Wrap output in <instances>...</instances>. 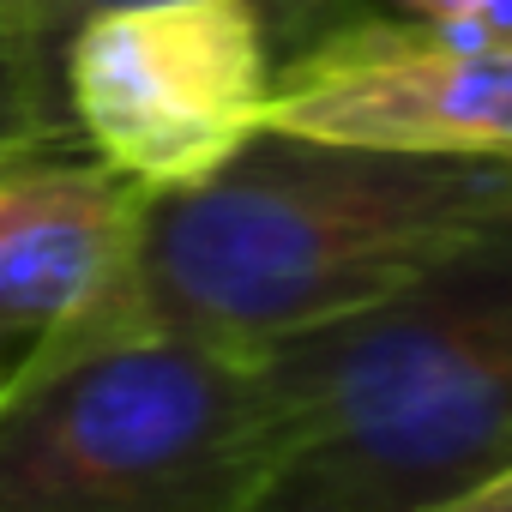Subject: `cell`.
Here are the masks:
<instances>
[{"label": "cell", "instance_id": "1", "mask_svg": "<svg viewBox=\"0 0 512 512\" xmlns=\"http://www.w3.org/2000/svg\"><path fill=\"white\" fill-rule=\"evenodd\" d=\"M500 223L512 163L253 133L199 187L145 199L127 302L145 326L266 356L404 296Z\"/></svg>", "mask_w": 512, "mask_h": 512}, {"label": "cell", "instance_id": "2", "mask_svg": "<svg viewBox=\"0 0 512 512\" xmlns=\"http://www.w3.org/2000/svg\"><path fill=\"white\" fill-rule=\"evenodd\" d=\"M290 470L338 512H410L512 458V223L404 296L260 356Z\"/></svg>", "mask_w": 512, "mask_h": 512}, {"label": "cell", "instance_id": "3", "mask_svg": "<svg viewBox=\"0 0 512 512\" xmlns=\"http://www.w3.org/2000/svg\"><path fill=\"white\" fill-rule=\"evenodd\" d=\"M290 446L260 356L91 320L0 386V512H260Z\"/></svg>", "mask_w": 512, "mask_h": 512}, {"label": "cell", "instance_id": "4", "mask_svg": "<svg viewBox=\"0 0 512 512\" xmlns=\"http://www.w3.org/2000/svg\"><path fill=\"white\" fill-rule=\"evenodd\" d=\"M272 79L278 37L253 0H133L61 43L73 139L139 193L217 175L266 127Z\"/></svg>", "mask_w": 512, "mask_h": 512}, {"label": "cell", "instance_id": "5", "mask_svg": "<svg viewBox=\"0 0 512 512\" xmlns=\"http://www.w3.org/2000/svg\"><path fill=\"white\" fill-rule=\"evenodd\" d=\"M260 133L386 157L512 163V37L344 13L278 61Z\"/></svg>", "mask_w": 512, "mask_h": 512}, {"label": "cell", "instance_id": "6", "mask_svg": "<svg viewBox=\"0 0 512 512\" xmlns=\"http://www.w3.org/2000/svg\"><path fill=\"white\" fill-rule=\"evenodd\" d=\"M145 199L85 145L0 157V362L19 368L91 320H139L127 302Z\"/></svg>", "mask_w": 512, "mask_h": 512}, {"label": "cell", "instance_id": "7", "mask_svg": "<svg viewBox=\"0 0 512 512\" xmlns=\"http://www.w3.org/2000/svg\"><path fill=\"white\" fill-rule=\"evenodd\" d=\"M109 7H133V0H0V31H13L25 49H37L43 61L61 67V43L73 37V25L91 19V13H109ZM253 7L272 19L278 61H284L296 43H308L314 31L344 19L350 0H253Z\"/></svg>", "mask_w": 512, "mask_h": 512}, {"label": "cell", "instance_id": "8", "mask_svg": "<svg viewBox=\"0 0 512 512\" xmlns=\"http://www.w3.org/2000/svg\"><path fill=\"white\" fill-rule=\"evenodd\" d=\"M0 145H79L61 103V67L13 31H0Z\"/></svg>", "mask_w": 512, "mask_h": 512}, {"label": "cell", "instance_id": "9", "mask_svg": "<svg viewBox=\"0 0 512 512\" xmlns=\"http://www.w3.org/2000/svg\"><path fill=\"white\" fill-rule=\"evenodd\" d=\"M380 7L416 25H470L488 37H512V0H380Z\"/></svg>", "mask_w": 512, "mask_h": 512}, {"label": "cell", "instance_id": "10", "mask_svg": "<svg viewBox=\"0 0 512 512\" xmlns=\"http://www.w3.org/2000/svg\"><path fill=\"white\" fill-rule=\"evenodd\" d=\"M410 512H512V458L446 488V494H434V500H422V506H410Z\"/></svg>", "mask_w": 512, "mask_h": 512}, {"label": "cell", "instance_id": "11", "mask_svg": "<svg viewBox=\"0 0 512 512\" xmlns=\"http://www.w3.org/2000/svg\"><path fill=\"white\" fill-rule=\"evenodd\" d=\"M260 512H338L332 500H320V494H308V488H296V482H278L272 494H266V506Z\"/></svg>", "mask_w": 512, "mask_h": 512}, {"label": "cell", "instance_id": "12", "mask_svg": "<svg viewBox=\"0 0 512 512\" xmlns=\"http://www.w3.org/2000/svg\"><path fill=\"white\" fill-rule=\"evenodd\" d=\"M7 380H13V368H7V362H0V386H7Z\"/></svg>", "mask_w": 512, "mask_h": 512}, {"label": "cell", "instance_id": "13", "mask_svg": "<svg viewBox=\"0 0 512 512\" xmlns=\"http://www.w3.org/2000/svg\"><path fill=\"white\" fill-rule=\"evenodd\" d=\"M7 151H19V145H0V157H7Z\"/></svg>", "mask_w": 512, "mask_h": 512}]
</instances>
